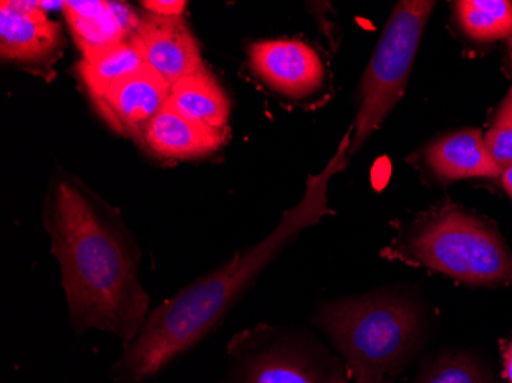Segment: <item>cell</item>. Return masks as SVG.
I'll use <instances>...</instances> for the list:
<instances>
[{
  "label": "cell",
  "instance_id": "cell-5",
  "mask_svg": "<svg viewBox=\"0 0 512 383\" xmlns=\"http://www.w3.org/2000/svg\"><path fill=\"white\" fill-rule=\"evenodd\" d=\"M434 5L427 0H404L394 7L362 80L361 106L348 154H356L381 128L404 95Z\"/></svg>",
  "mask_w": 512,
  "mask_h": 383
},
{
  "label": "cell",
  "instance_id": "cell-7",
  "mask_svg": "<svg viewBox=\"0 0 512 383\" xmlns=\"http://www.w3.org/2000/svg\"><path fill=\"white\" fill-rule=\"evenodd\" d=\"M129 40L145 60V65L171 86L206 69L200 46L181 16L145 14L138 19Z\"/></svg>",
  "mask_w": 512,
  "mask_h": 383
},
{
  "label": "cell",
  "instance_id": "cell-18",
  "mask_svg": "<svg viewBox=\"0 0 512 383\" xmlns=\"http://www.w3.org/2000/svg\"><path fill=\"white\" fill-rule=\"evenodd\" d=\"M485 141L491 157L502 171L512 166V123H494Z\"/></svg>",
  "mask_w": 512,
  "mask_h": 383
},
{
  "label": "cell",
  "instance_id": "cell-3",
  "mask_svg": "<svg viewBox=\"0 0 512 383\" xmlns=\"http://www.w3.org/2000/svg\"><path fill=\"white\" fill-rule=\"evenodd\" d=\"M315 322L353 383H384L413 354L422 330L416 304L390 290L324 302Z\"/></svg>",
  "mask_w": 512,
  "mask_h": 383
},
{
  "label": "cell",
  "instance_id": "cell-19",
  "mask_svg": "<svg viewBox=\"0 0 512 383\" xmlns=\"http://www.w3.org/2000/svg\"><path fill=\"white\" fill-rule=\"evenodd\" d=\"M143 7L152 14H158V16L165 17H180L183 14L184 8H186V2H180V0H148L143 2Z\"/></svg>",
  "mask_w": 512,
  "mask_h": 383
},
{
  "label": "cell",
  "instance_id": "cell-8",
  "mask_svg": "<svg viewBox=\"0 0 512 383\" xmlns=\"http://www.w3.org/2000/svg\"><path fill=\"white\" fill-rule=\"evenodd\" d=\"M250 66L270 89L302 99L321 88L324 63L312 46L299 40H264L249 48Z\"/></svg>",
  "mask_w": 512,
  "mask_h": 383
},
{
  "label": "cell",
  "instance_id": "cell-13",
  "mask_svg": "<svg viewBox=\"0 0 512 383\" xmlns=\"http://www.w3.org/2000/svg\"><path fill=\"white\" fill-rule=\"evenodd\" d=\"M427 163L445 181L502 177L503 172L476 129L454 132L437 140L428 148Z\"/></svg>",
  "mask_w": 512,
  "mask_h": 383
},
{
  "label": "cell",
  "instance_id": "cell-15",
  "mask_svg": "<svg viewBox=\"0 0 512 383\" xmlns=\"http://www.w3.org/2000/svg\"><path fill=\"white\" fill-rule=\"evenodd\" d=\"M145 66V60L132 45L131 40H125L83 54L79 71L83 85L88 89L92 100L97 102L108 94L112 86L134 76Z\"/></svg>",
  "mask_w": 512,
  "mask_h": 383
},
{
  "label": "cell",
  "instance_id": "cell-17",
  "mask_svg": "<svg viewBox=\"0 0 512 383\" xmlns=\"http://www.w3.org/2000/svg\"><path fill=\"white\" fill-rule=\"evenodd\" d=\"M417 383H491L486 371L470 357L447 354L422 371Z\"/></svg>",
  "mask_w": 512,
  "mask_h": 383
},
{
  "label": "cell",
  "instance_id": "cell-9",
  "mask_svg": "<svg viewBox=\"0 0 512 383\" xmlns=\"http://www.w3.org/2000/svg\"><path fill=\"white\" fill-rule=\"evenodd\" d=\"M171 89L154 69L145 66L134 76L112 86L103 99L94 103L112 128L143 143L146 129L168 105Z\"/></svg>",
  "mask_w": 512,
  "mask_h": 383
},
{
  "label": "cell",
  "instance_id": "cell-14",
  "mask_svg": "<svg viewBox=\"0 0 512 383\" xmlns=\"http://www.w3.org/2000/svg\"><path fill=\"white\" fill-rule=\"evenodd\" d=\"M168 105L192 122L214 129H227L230 100L207 69L175 83Z\"/></svg>",
  "mask_w": 512,
  "mask_h": 383
},
{
  "label": "cell",
  "instance_id": "cell-20",
  "mask_svg": "<svg viewBox=\"0 0 512 383\" xmlns=\"http://www.w3.org/2000/svg\"><path fill=\"white\" fill-rule=\"evenodd\" d=\"M503 359H505V376L508 383H512V341L509 342L503 351Z\"/></svg>",
  "mask_w": 512,
  "mask_h": 383
},
{
  "label": "cell",
  "instance_id": "cell-23",
  "mask_svg": "<svg viewBox=\"0 0 512 383\" xmlns=\"http://www.w3.org/2000/svg\"><path fill=\"white\" fill-rule=\"evenodd\" d=\"M509 53H511V62H512V36H511V42H509Z\"/></svg>",
  "mask_w": 512,
  "mask_h": 383
},
{
  "label": "cell",
  "instance_id": "cell-16",
  "mask_svg": "<svg viewBox=\"0 0 512 383\" xmlns=\"http://www.w3.org/2000/svg\"><path fill=\"white\" fill-rule=\"evenodd\" d=\"M463 31L477 42H493L512 36V2L462 0L456 4Z\"/></svg>",
  "mask_w": 512,
  "mask_h": 383
},
{
  "label": "cell",
  "instance_id": "cell-6",
  "mask_svg": "<svg viewBox=\"0 0 512 383\" xmlns=\"http://www.w3.org/2000/svg\"><path fill=\"white\" fill-rule=\"evenodd\" d=\"M224 383H350L344 362L309 334L260 325L227 347Z\"/></svg>",
  "mask_w": 512,
  "mask_h": 383
},
{
  "label": "cell",
  "instance_id": "cell-21",
  "mask_svg": "<svg viewBox=\"0 0 512 383\" xmlns=\"http://www.w3.org/2000/svg\"><path fill=\"white\" fill-rule=\"evenodd\" d=\"M503 186H505L506 192L509 197L512 198V166L506 167L502 172Z\"/></svg>",
  "mask_w": 512,
  "mask_h": 383
},
{
  "label": "cell",
  "instance_id": "cell-1",
  "mask_svg": "<svg viewBox=\"0 0 512 383\" xmlns=\"http://www.w3.org/2000/svg\"><path fill=\"white\" fill-rule=\"evenodd\" d=\"M45 229L74 330L114 334L125 350L145 327L149 295L138 279L142 250L119 210L60 178L46 200Z\"/></svg>",
  "mask_w": 512,
  "mask_h": 383
},
{
  "label": "cell",
  "instance_id": "cell-2",
  "mask_svg": "<svg viewBox=\"0 0 512 383\" xmlns=\"http://www.w3.org/2000/svg\"><path fill=\"white\" fill-rule=\"evenodd\" d=\"M353 129H348L335 157L321 174L307 180L304 197L284 212L272 233L246 252L235 253L215 272L181 289L149 313L142 333L123 350L119 361L109 371L114 383H143L160 374L181 354L203 341L227 311L243 296L270 262L281 255L304 230L318 224L332 213L329 184L344 171L352 143Z\"/></svg>",
  "mask_w": 512,
  "mask_h": 383
},
{
  "label": "cell",
  "instance_id": "cell-10",
  "mask_svg": "<svg viewBox=\"0 0 512 383\" xmlns=\"http://www.w3.org/2000/svg\"><path fill=\"white\" fill-rule=\"evenodd\" d=\"M60 25L40 10V2L0 4V53L5 60L42 62L56 53Z\"/></svg>",
  "mask_w": 512,
  "mask_h": 383
},
{
  "label": "cell",
  "instance_id": "cell-4",
  "mask_svg": "<svg viewBox=\"0 0 512 383\" xmlns=\"http://www.w3.org/2000/svg\"><path fill=\"white\" fill-rule=\"evenodd\" d=\"M396 252L411 264L468 284H512V255L499 233L453 207L417 221Z\"/></svg>",
  "mask_w": 512,
  "mask_h": 383
},
{
  "label": "cell",
  "instance_id": "cell-22",
  "mask_svg": "<svg viewBox=\"0 0 512 383\" xmlns=\"http://www.w3.org/2000/svg\"><path fill=\"white\" fill-rule=\"evenodd\" d=\"M499 111L511 112L512 111V88L511 92H509L508 97H506L505 102H503L502 108Z\"/></svg>",
  "mask_w": 512,
  "mask_h": 383
},
{
  "label": "cell",
  "instance_id": "cell-11",
  "mask_svg": "<svg viewBox=\"0 0 512 383\" xmlns=\"http://www.w3.org/2000/svg\"><path fill=\"white\" fill-rule=\"evenodd\" d=\"M226 138L227 129L192 122L166 105L146 129L143 145L161 157L188 160L218 151Z\"/></svg>",
  "mask_w": 512,
  "mask_h": 383
},
{
  "label": "cell",
  "instance_id": "cell-12",
  "mask_svg": "<svg viewBox=\"0 0 512 383\" xmlns=\"http://www.w3.org/2000/svg\"><path fill=\"white\" fill-rule=\"evenodd\" d=\"M62 8L83 54L131 39L138 23L125 5L102 0H71Z\"/></svg>",
  "mask_w": 512,
  "mask_h": 383
}]
</instances>
